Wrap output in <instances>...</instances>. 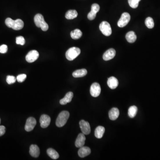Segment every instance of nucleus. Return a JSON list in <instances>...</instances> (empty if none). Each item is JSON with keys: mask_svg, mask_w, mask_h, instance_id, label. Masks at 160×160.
Masks as SVG:
<instances>
[{"mask_svg": "<svg viewBox=\"0 0 160 160\" xmlns=\"http://www.w3.org/2000/svg\"><path fill=\"white\" fill-rule=\"evenodd\" d=\"M70 35L73 39L74 40H77L81 38L82 35V33L79 29H76L71 32Z\"/></svg>", "mask_w": 160, "mask_h": 160, "instance_id": "393cba45", "label": "nucleus"}, {"mask_svg": "<svg viewBox=\"0 0 160 160\" xmlns=\"http://www.w3.org/2000/svg\"><path fill=\"white\" fill-rule=\"evenodd\" d=\"M73 97V92H68L66 94L64 98L60 100V104L62 105H65L68 103H70Z\"/></svg>", "mask_w": 160, "mask_h": 160, "instance_id": "f3484780", "label": "nucleus"}, {"mask_svg": "<svg viewBox=\"0 0 160 160\" xmlns=\"http://www.w3.org/2000/svg\"><path fill=\"white\" fill-rule=\"evenodd\" d=\"M6 127L3 125L0 126V136H2L6 133Z\"/></svg>", "mask_w": 160, "mask_h": 160, "instance_id": "473e14b6", "label": "nucleus"}, {"mask_svg": "<svg viewBox=\"0 0 160 160\" xmlns=\"http://www.w3.org/2000/svg\"><path fill=\"white\" fill-rule=\"evenodd\" d=\"M34 22L35 25L38 28H41L43 31H46L48 28V26L47 23L45 21L43 16L42 14H36L34 17Z\"/></svg>", "mask_w": 160, "mask_h": 160, "instance_id": "f03ea898", "label": "nucleus"}, {"mask_svg": "<svg viewBox=\"0 0 160 160\" xmlns=\"http://www.w3.org/2000/svg\"><path fill=\"white\" fill-rule=\"evenodd\" d=\"M8 50V47L6 45H2L0 46V53H6Z\"/></svg>", "mask_w": 160, "mask_h": 160, "instance_id": "2f4dec72", "label": "nucleus"}, {"mask_svg": "<svg viewBox=\"0 0 160 160\" xmlns=\"http://www.w3.org/2000/svg\"><path fill=\"white\" fill-rule=\"evenodd\" d=\"M1 119H0V124H1Z\"/></svg>", "mask_w": 160, "mask_h": 160, "instance_id": "72a5a7b5", "label": "nucleus"}, {"mask_svg": "<svg viewBox=\"0 0 160 160\" xmlns=\"http://www.w3.org/2000/svg\"><path fill=\"white\" fill-rule=\"evenodd\" d=\"M37 124L36 119L33 117H30L27 119L25 125V130L27 132L31 131L34 129Z\"/></svg>", "mask_w": 160, "mask_h": 160, "instance_id": "9d476101", "label": "nucleus"}, {"mask_svg": "<svg viewBox=\"0 0 160 160\" xmlns=\"http://www.w3.org/2000/svg\"><path fill=\"white\" fill-rule=\"evenodd\" d=\"M39 56V53L37 50H31L26 56V61L28 63L33 62L38 59Z\"/></svg>", "mask_w": 160, "mask_h": 160, "instance_id": "6e6552de", "label": "nucleus"}, {"mask_svg": "<svg viewBox=\"0 0 160 160\" xmlns=\"http://www.w3.org/2000/svg\"><path fill=\"white\" fill-rule=\"evenodd\" d=\"M40 149L37 145H32L30 147V154L31 156L34 157H38L40 155Z\"/></svg>", "mask_w": 160, "mask_h": 160, "instance_id": "6ab92c4d", "label": "nucleus"}, {"mask_svg": "<svg viewBox=\"0 0 160 160\" xmlns=\"http://www.w3.org/2000/svg\"><path fill=\"white\" fill-rule=\"evenodd\" d=\"M100 31L105 36H109L112 34V29L110 24L108 22L103 21L99 26Z\"/></svg>", "mask_w": 160, "mask_h": 160, "instance_id": "39448f33", "label": "nucleus"}, {"mask_svg": "<svg viewBox=\"0 0 160 160\" xmlns=\"http://www.w3.org/2000/svg\"><path fill=\"white\" fill-rule=\"evenodd\" d=\"M107 84L111 89H115L118 85V81L115 77H111L108 78Z\"/></svg>", "mask_w": 160, "mask_h": 160, "instance_id": "dca6fc26", "label": "nucleus"}, {"mask_svg": "<svg viewBox=\"0 0 160 160\" xmlns=\"http://www.w3.org/2000/svg\"><path fill=\"white\" fill-rule=\"evenodd\" d=\"M79 125L83 134L85 135H88L90 134L91 132V128L88 122L82 120L80 121Z\"/></svg>", "mask_w": 160, "mask_h": 160, "instance_id": "1a4fd4ad", "label": "nucleus"}, {"mask_svg": "<svg viewBox=\"0 0 160 160\" xmlns=\"http://www.w3.org/2000/svg\"><path fill=\"white\" fill-rule=\"evenodd\" d=\"M69 117V112L62 111L58 116L56 120V125L58 127H62L65 125Z\"/></svg>", "mask_w": 160, "mask_h": 160, "instance_id": "7ed1b4c3", "label": "nucleus"}, {"mask_svg": "<svg viewBox=\"0 0 160 160\" xmlns=\"http://www.w3.org/2000/svg\"><path fill=\"white\" fill-rule=\"evenodd\" d=\"M130 18V15L128 12H125L122 13L120 19L118 21V26L121 28L125 26L129 23Z\"/></svg>", "mask_w": 160, "mask_h": 160, "instance_id": "423d86ee", "label": "nucleus"}, {"mask_svg": "<svg viewBox=\"0 0 160 160\" xmlns=\"http://www.w3.org/2000/svg\"><path fill=\"white\" fill-rule=\"evenodd\" d=\"M100 6L98 4H93L91 6V10L88 14V18L89 20H93L95 19L97 12L100 10Z\"/></svg>", "mask_w": 160, "mask_h": 160, "instance_id": "9b49d317", "label": "nucleus"}, {"mask_svg": "<svg viewBox=\"0 0 160 160\" xmlns=\"http://www.w3.org/2000/svg\"><path fill=\"white\" fill-rule=\"evenodd\" d=\"M17 79L15 77L13 76H7L6 78V82L8 84L10 85L14 83L16 81Z\"/></svg>", "mask_w": 160, "mask_h": 160, "instance_id": "c85d7f7f", "label": "nucleus"}, {"mask_svg": "<svg viewBox=\"0 0 160 160\" xmlns=\"http://www.w3.org/2000/svg\"><path fill=\"white\" fill-rule=\"evenodd\" d=\"M125 37L127 42L130 43H133L136 41V36L134 31H130L127 33Z\"/></svg>", "mask_w": 160, "mask_h": 160, "instance_id": "4be33fe9", "label": "nucleus"}, {"mask_svg": "<svg viewBox=\"0 0 160 160\" xmlns=\"http://www.w3.org/2000/svg\"><path fill=\"white\" fill-rule=\"evenodd\" d=\"M87 74V71L85 69H78L73 72V76L75 78H82L84 77Z\"/></svg>", "mask_w": 160, "mask_h": 160, "instance_id": "412c9836", "label": "nucleus"}, {"mask_svg": "<svg viewBox=\"0 0 160 160\" xmlns=\"http://www.w3.org/2000/svg\"><path fill=\"white\" fill-rule=\"evenodd\" d=\"M116 51L114 48H111L108 49L104 53L103 58L105 61H109L113 59L115 56Z\"/></svg>", "mask_w": 160, "mask_h": 160, "instance_id": "4468645a", "label": "nucleus"}, {"mask_svg": "<svg viewBox=\"0 0 160 160\" xmlns=\"http://www.w3.org/2000/svg\"><path fill=\"white\" fill-rule=\"evenodd\" d=\"M81 53V49L78 47L71 48L67 51L65 56L69 61H73Z\"/></svg>", "mask_w": 160, "mask_h": 160, "instance_id": "20e7f679", "label": "nucleus"}, {"mask_svg": "<svg viewBox=\"0 0 160 160\" xmlns=\"http://www.w3.org/2000/svg\"><path fill=\"white\" fill-rule=\"evenodd\" d=\"M78 13L75 10H69L65 14V18L69 20L73 19L78 17Z\"/></svg>", "mask_w": 160, "mask_h": 160, "instance_id": "b1692460", "label": "nucleus"}, {"mask_svg": "<svg viewBox=\"0 0 160 160\" xmlns=\"http://www.w3.org/2000/svg\"><path fill=\"white\" fill-rule=\"evenodd\" d=\"M85 140H86V138L84 134L83 133L79 134L75 141V146L77 148H81L85 144Z\"/></svg>", "mask_w": 160, "mask_h": 160, "instance_id": "ddd939ff", "label": "nucleus"}, {"mask_svg": "<svg viewBox=\"0 0 160 160\" xmlns=\"http://www.w3.org/2000/svg\"><path fill=\"white\" fill-rule=\"evenodd\" d=\"M105 132V129L102 126H99L96 128L95 130V136L97 139H101L103 136Z\"/></svg>", "mask_w": 160, "mask_h": 160, "instance_id": "aec40b11", "label": "nucleus"}, {"mask_svg": "<svg viewBox=\"0 0 160 160\" xmlns=\"http://www.w3.org/2000/svg\"><path fill=\"white\" fill-rule=\"evenodd\" d=\"M26 75L25 74H21L18 75L17 77V80L18 82H23L25 81L26 79Z\"/></svg>", "mask_w": 160, "mask_h": 160, "instance_id": "7c9ffc66", "label": "nucleus"}, {"mask_svg": "<svg viewBox=\"0 0 160 160\" xmlns=\"http://www.w3.org/2000/svg\"><path fill=\"white\" fill-rule=\"evenodd\" d=\"M101 91V88L98 83H94L90 87V93L91 96L94 98H97L99 96Z\"/></svg>", "mask_w": 160, "mask_h": 160, "instance_id": "0eeeda50", "label": "nucleus"}, {"mask_svg": "<svg viewBox=\"0 0 160 160\" xmlns=\"http://www.w3.org/2000/svg\"><path fill=\"white\" fill-rule=\"evenodd\" d=\"M5 23L8 27L12 28L13 30H21L24 27V22L21 19H17L13 20L10 18L6 19Z\"/></svg>", "mask_w": 160, "mask_h": 160, "instance_id": "f257e3e1", "label": "nucleus"}, {"mask_svg": "<svg viewBox=\"0 0 160 160\" xmlns=\"http://www.w3.org/2000/svg\"><path fill=\"white\" fill-rule=\"evenodd\" d=\"M90 153H91V150L89 147L87 146H83L81 147L78 151L79 156L82 158L89 155Z\"/></svg>", "mask_w": 160, "mask_h": 160, "instance_id": "2eb2a0df", "label": "nucleus"}, {"mask_svg": "<svg viewBox=\"0 0 160 160\" xmlns=\"http://www.w3.org/2000/svg\"><path fill=\"white\" fill-rule=\"evenodd\" d=\"M141 0H128L129 5L131 8L136 9L139 6V3Z\"/></svg>", "mask_w": 160, "mask_h": 160, "instance_id": "cd10ccee", "label": "nucleus"}, {"mask_svg": "<svg viewBox=\"0 0 160 160\" xmlns=\"http://www.w3.org/2000/svg\"><path fill=\"white\" fill-rule=\"evenodd\" d=\"M120 112L118 109L117 108H113L109 111V118L111 120L114 121L118 118Z\"/></svg>", "mask_w": 160, "mask_h": 160, "instance_id": "a211bd4d", "label": "nucleus"}, {"mask_svg": "<svg viewBox=\"0 0 160 160\" xmlns=\"http://www.w3.org/2000/svg\"><path fill=\"white\" fill-rule=\"evenodd\" d=\"M137 110H138V109H137V107L135 105L130 107L128 109V115H129V117L132 118H134L136 115Z\"/></svg>", "mask_w": 160, "mask_h": 160, "instance_id": "a878e982", "label": "nucleus"}, {"mask_svg": "<svg viewBox=\"0 0 160 160\" xmlns=\"http://www.w3.org/2000/svg\"><path fill=\"white\" fill-rule=\"evenodd\" d=\"M47 154L48 155L49 157H51L52 159L53 160H56L59 158V155L54 149H52V148H49L47 150Z\"/></svg>", "mask_w": 160, "mask_h": 160, "instance_id": "5701e85b", "label": "nucleus"}, {"mask_svg": "<svg viewBox=\"0 0 160 160\" xmlns=\"http://www.w3.org/2000/svg\"><path fill=\"white\" fill-rule=\"evenodd\" d=\"M51 118L47 115L43 114L41 116L40 119V124L42 128H46L50 125Z\"/></svg>", "mask_w": 160, "mask_h": 160, "instance_id": "f8f14e48", "label": "nucleus"}, {"mask_svg": "<svg viewBox=\"0 0 160 160\" xmlns=\"http://www.w3.org/2000/svg\"><path fill=\"white\" fill-rule=\"evenodd\" d=\"M17 44V45H21L23 46L25 44V38L22 36H19L16 37Z\"/></svg>", "mask_w": 160, "mask_h": 160, "instance_id": "c756f323", "label": "nucleus"}, {"mask_svg": "<svg viewBox=\"0 0 160 160\" xmlns=\"http://www.w3.org/2000/svg\"><path fill=\"white\" fill-rule=\"evenodd\" d=\"M145 24L146 25L147 28H152L154 27V20L151 17H148L145 19Z\"/></svg>", "mask_w": 160, "mask_h": 160, "instance_id": "bb28decb", "label": "nucleus"}]
</instances>
